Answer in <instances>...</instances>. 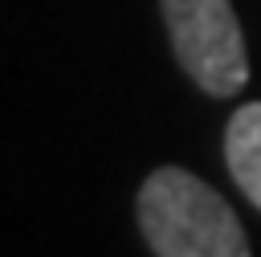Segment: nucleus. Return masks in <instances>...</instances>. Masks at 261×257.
<instances>
[{"label":"nucleus","mask_w":261,"mask_h":257,"mask_svg":"<svg viewBox=\"0 0 261 257\" xmlns=\"http://www.w3.org/2000/svg\"><path fill=\"white\" fill-rule=\"evenodd\" d=\"M135 212L155 257H249L228 200L184 167H155L139 188Z\"/></svg>","instance_id":"1"},{"label":"nucleus","mask_w":261,"mask_h":257,"mask_svg":"<svg viewBox=\"0 0 261 257\" xmlns=\"http://www.w3.org/2000/svg\"><path fill=\"white\" fill-rule=\"evenodd\" d=\"M159 4L175 61L188 69V78L212 98H232L249 82L245 33L237 24L232 0H159Z\"/></svg>","instance_id":"2"},{"label":"nucleus","mask_w":261,"mask_h":257,"mask_svg":"<svg viewBox=\"0 0 261 257\" xmlns=\"http://www.w3.org/2000/svg\"><path fill=\"white\" fill-rule=\"evenodd\" d=\"M224 163L253 208H261V102H245L224 126Z\"/></svg>","instance_id":"3"}]
</instances>
